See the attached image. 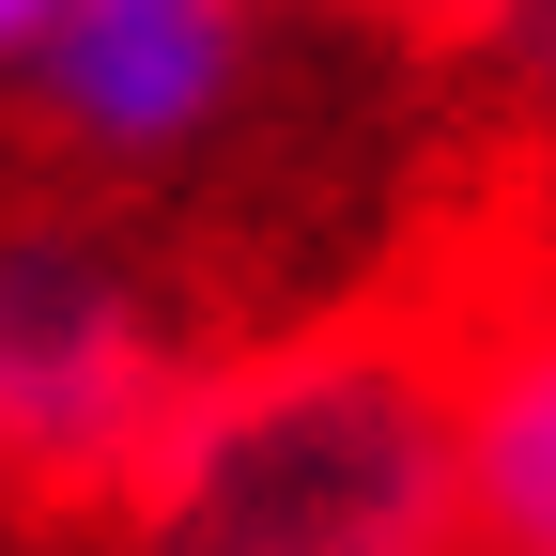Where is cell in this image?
<instances>
[{"mask_svg": "<svg viewBox=\"0 0 556 556\" xmlns=\"http://www.w3.org/2000/svg\"><path fill=\"white\" fill-rule=\"evenodd\" d=\"M402 31L433 47L495 124L556 139V0H402Z\"/></svg>", "mask_w": 556, "mask_h": 556, "instance_id": "cell-5", "label": "cell"}, {"mask_svg": "<svg viewBox=\"0 0 556 556\" xmlns=\"http://www.w3.org/2000/svg\"><path fill=\"white\" fill-rule=\"evenodd\" d=\"M248 78H263V0H62V31H47L16 109L78 170L139 186V170L217 155Z\"/></svg>", "mask_w": 556, "mask_h": 556, "instance_id": "cell-3", "label": "cell"}, {"mask_svg": "<svg viewBox=\"0 0 556 556\" xmlns=\"http://www.w3.org/2000/svg\"><path fill=\"white\" fill-rule=\"evenodd\" d=\"M464 417V556H556V263H479L433 294Z\"/></svg>", "mask_w": 556, "mask_h": 556, "instance_id": "cell-4", "label": "cell"}, {"mask_svg": "<svg viewBox=\"0 0 556 556\" xmlns=\"http://www.w3.org/2000/svg\"><path fill=\"white\" fill-rule=\"evenodd\" d=\"M47 31H62V0H0V93H31V62H47Z\"/></svg>", "mask_w": 556, "mask_h": 556, "instance_id": "cell-6", "label": "cell"}, {"mask_svg": "<svg viewBox=\"0 0 556 556\" xmlns=\"http://www.w3.org/2000/svg\"><path fill=\"white\" fill-rule=\"evenodd\" d=\"M93 556H464L448 325L325 309L201 356Z\"/></svg>", "mask_w": 556, "mask_h": 556, "instance_id": "cell-1", "label": "cell"}, {"mask_svg": "<svg viewBox=\"0 0 556 556\" xmlns=\"http://www.w3.org/2000/svg\"><path fill=\"white\" fill-rule=\"evenodd\" d=\"M526 263H556V186H541V232H526Z\"/></svg>", "mask_w": 556, "mask_h": 556, "instance_id": "cell-7", "label": "cell"}, {"mask_svg": "<svg viewBox=\"0 0 556 556\" xmlns=\"http://www.w3.org/2000/svg\"><path fill=\"white\" fill-rule=\"evenodd\" d=\"M201 356L217 340L186 325L155 248H124L78 201H0V495L16 510L109 526Z\"/></svg>", "mask_w": 556, "mask_h": 556, "instance_id": "cell-2", "label": "cell"}]
</instances>
